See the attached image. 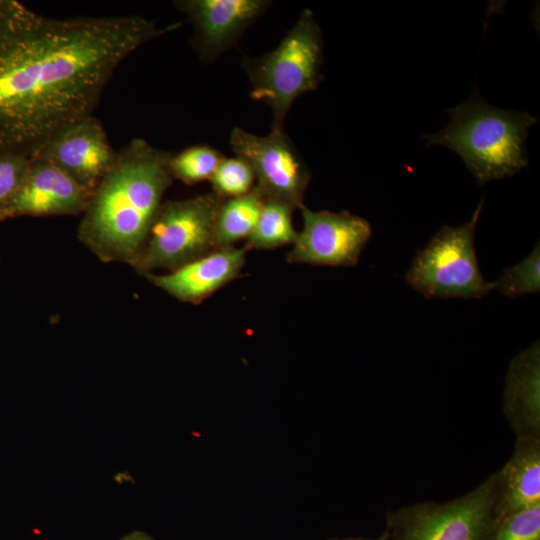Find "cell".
Segmentation results:
<instances>
[{"label":"cell","mask_w":540,"mask_h":540,"mask_svg":"<svg viewBox=\"0 0 540 540\" xmlns=\"http://www.w3.org/2000/svg\"><path fill=\"white\" fill-rule=\"evenodd\" d=\"M492 290L516 298L540 291V246L535 245L531 253L516 265L505 268L499 277L490 282Z\"/></svg>","instance_id":"19"},{"label":"cell","mask_w":540,"mask_h":540,"mask_svg":"<svg viewBox=\"0 0 540 540\" xmlns=\"http://www.w3.org/2000/svg\"><path fill=\"white\" fill-rule=\"evenodd\" d=\"M18 4L19 2L14 0H0V20L9 15Z\"/></svg>","instance_id":"23"},{"label":"cell","mask_w":540,"mask_h":540,"mask_svg":"<svg viewBox=\"0 0 540 540\" xmlns=\"http://www.w3.org/2000/svg\"><path fill=\"white\" fill-rule=\"evenodd\" d=\"M264 196L254 186L248 194L223 200L217 214L215 240L217 249L234 247L247 240L259 218Z\"/></svg>","instance_id":"16"},{"label":"cell","mask_w":540,"mask_h":540,"mask_svg":"<svg viewBox=\"0 0 540 540\" xmlns=\"http://www.w3.org/2000/svg\"><path fill=\"white\" fill-rule=\"evenodd\" d=\"M483 201L469 222L443 226L417 253L405 275L410 287L427 298L479 299L492 291L480 272L474 246Z\"/></svg>","instance_id":"7"},{"label":"cell","mask_w":540,"mask_h":540,"mask_svg":"<svg viewBox=\"0 0 540 540\" xmlns=\"http://www.w3.org/2000/svg\"><path fill=\"white\" fill-rule=\"evenodd\" d=\"M117 155L103 124L91 115L66 128L35 157L47 159L91 194Z\"/></svg>","instance_id":"10"},{"label":"cell","mask_w":540,"mask_h":540,"mask_svg":"<svg viewBox=\"0 0 540 540\" xmlns=\"http://www.w3.org/2000/svg\"><path fill=\"white\" fill-rule=\"evenodd\" d=\"M181 25L139 15L55 19L19 3L0 20V154L37 156L93 115L128 56Z\"/></svg>","instance_id":"1"},{"label":"cell","mask_w":540,"mask_h":540,"mask_svg":"<svg viewBox=\"0 0 540 540\" xmlns=\"http://www.w3.org/2000/svg\"><path fill=\"white\" fill-rule=\"evenodd\" d=\"M119 540H155L143 531L135 530L120 538Z\"/></svg>","instance_id":"24"},{"label":"cell","mask_w":540,"mask_h":540,"mask_svg":"<svg viewBox=\"0 0 540 540\" xmlns=\"http://www.w3.org/2000/svg\"><path fill=\"white\" fill-rule=\"evenodd\" d=\"M498 472L444 503L421 502L389 511L388 540H488L498 518Z\"/></svg>","instance_id":"6"},{"label":"cell","mask_w":540,"mask_h":540,"mask_svg":"<svg viewBox=\"0 0 540 540\" xmlns=\"http://www.w3.org/2000/svg\"><path fill=\"white\" fill-rule=\"evenodd\" d=\"M294 210L283 201L264 198L259 218L246 240L245 249L272 250L293 244L297 235L292 223Z\"/></svg>","instance_id":"17"},{"label":"cell","mask_w":540,"mask_h":540,"mask_svg":"<svg viewBox=\"0 0 540 540\" xmlns=\"http://www.w3.org/2000/svg\"><path fill=\"white\" fill-rule=\"evenodd\" d=\"M212 191L222 200L248 194L255 186L256 178L246 161L235 156L224 157L210 179Z\"/></svg>","instance_id":"20"},{"label":"cell","mask_w":540,"mask_h":540,"mask_svg":"<svg viewBox=\"0 0 540 540\" xmlns=\"http://www.w3.org/2000/svg\"><path fill=\"white\" fill-rule=\"evenodd\" d=\"M222 201L213 192L164 201L131 268L142 277L156 269L170 272L216 250Z\"/></svg>","instance_id":"5"},{"label":"cell","mask_w":540,"mask_h":540,"mask_svg":"<svg viewBox=\"0 0 540 540\" xmlns=\"http://www.w3.org/2000/svg\"><path fill=\"white\" fill-rule=\"evenodd\" d=\"M229 143L235 155L252 168L255 187L264 198L283 201L294 209L304 206L310 171L284 131L258 136L235 127Z\"/></svg>","instance_id":"8"},{"label":"cell","mask_w":540,"mask_h":540,"mask_svg":"<svg viewBox=\"0 0 540 540\" xmlns=\"http://www.w3.org/2000/svg\"><path fill=\"white\" fill-rule=\"evenodd\" d=\"M302 230L286 260L292 264L353 267L367 246L372 229L362 217L347 211H314L300 208Z\"/></svg>","instance_id":"9"},{"label":"cell","mask_w":540,"mask_h":540,"mask_svg":"<svg viewBox=\"0 0 540 540\" xmlns=\"http://www.w3.org/2000/svg\"><path fill=\"white\" fill-rule=\"evenodd\" d=\"M29 163L30 158L0 154V222L26 176Z\"/></svg>","instance_id":"22"},{"label":"cell","mask_w":540,"mask_h":540,"mask_svg":"<svg viewBox=\"0 0 540 540\" xmlns=\"http://www.w3.org/2000/svg\"><path fill=\"white\" fill-rule=\"evenodd\" d=\"M247 252L245 247L220 248L173 271L143 277L176 300L198 305L240 275Z\"/></svg>","instance_id":"13"},{"label":"cell","mask_w":540,"mask_h":540,"mask_svg":"<svg viewBox=\"0 0 540 540\" xmlns=\"http://www.w3.org/2000/svg\"><path fill=\"white\" fill-rule=\"evenodd\" d=\"M90 194L53 163L30 158L26 176L3 221L16 217L81 215Z\"/></svg>","instance_id":"11"},{"label":"cell","mask_w":540,"mask_h":540,"mask_svg":"<svg viewBox=\"0 0 540 540\" xmlns=\"http://www.w3.org/2000/svg\"><path fill=\"white\" fill-rule=\"evenodd\" d=\"M330 540H388V535L387 533L384 531L382 533V535L379 537V538H376V539H368V538H362V537H353V538H344V539H338V538H335V539H330Z\"/></svg>","instance_id":"25"},{"label":"cell","mask_w":540,"mask_h":540,"mask_svg":"<svg viewBox=\"0 0 540 540\" xmlns=\"http://www.w3.org/2000/svg\"><path fill=\"white\" fill-rule=\"evenodd\" d=\"M447 113L449 124L425 136L427 147L442 145L455 151L480 185L511 177L527 166L525 141L537 122L528 112L493 107L474 93Z\"/></svg>","instance_id":"3"},{"label":"cell","mask_w":540,"mask_h":540,"mask_svg":"<svg viewBox=\"0 0 540 540\" xmlns=\"http://www.w3.org/2000/svg\"><path fill=\"white\" fill-rule=\"evenodd\" d=\"M503 412L516 438H540V343L535 341L510 362Z\"/></svg>","instance_id":"14"},{"label":"cell","mask_w":540,"mask_h":540,"mask_svg":"<svg viewBox=\"0 0 540 540\" xmlns=\"http://www.w3.org/2000/svg\"><path fill=\"white\" fill-rule=\"evenodd\" d=\"M488 540H540V505L499 520Z\"/></svg>","instance_id":"21"},{"label":"cell","mask_w":540,"mask_h":540,"mask_svg":"<svg viewBox=\"0 0 540 540\" xmlns=\"http://www.w3.org/2000/svg\"><path fill=\"white\" fill-rule=\"evenodd\" d=\"M224 157L209 145H194L170 154L168 167L174 180L193 185L210 181Z\"/></svg>","instance_id":"18"},{"label":"cell","mask_w":540,"mask_h":540,"mask_svg":"<svg viewBox=\"0 0 540 540\" xmlns=\"http://www.w3.org/2000/svg\"><path fill=\"white\" fill-rule=\"evenodd\" d=\"M323 38L309 9L300 14L278 46L260 57H245L242 67L251 84L249 95L268 105L274 131H284V121L294 101L315 90L323 79Z\"/></svg>","instance_id":"4"},{"label":"cell","mask_w":540,"mask_h":540,"mask_svg":"<svg viewBox=\"0 0 540 540\" xmlns=\"http://www.w3.org/2000/svg\"><path fill=\"white\" fill-rule=\"evenodd\" d=\"M265 0H179L174 6L194 28V42L208 61L229 48L268 8Z\"/></svg>","instance_id":"12"},{"label":"cell","mask_w":540,"mask_h":540,"mask_svg":"<svg viewBox=\"0 0 540 540\" xmlns=\"http://www.w3.org/2000/svg\"><path fill=\"white\" fill-rule=\"evenodd\" d=\"M498 472V521L540 505V438H516L514 451Z\"/></svg>","instance_id":"15"},{"label":"cell","mask_w":540,"mask_h":540,"mask_svg":"<svg viewBox=\"0 0 540 540\" xmlns=\"http://www.w3.org/2000/svg\"><path fill=\"white\" fill-rule=\"evenodd\" d=\"M170 153L133 138L91 192L77 239L98 260L132 266L173 183Z\"/></svg>","instance_id":"2"}]
</instances>
